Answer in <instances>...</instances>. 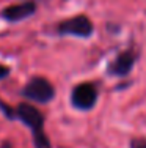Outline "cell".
Wrapping results in <instances>:
<instances>
[{"label": "cell", "instance_id": "cell-1", "mask_svg": "<svg viewBox=\"0 0 146 148\" xmlns=\"http://www.w3.org/2000/svg\"><path fill=\"white\" fill-rule=\"evenodd\" d=\"M16 118H19L32 131L35 148H52L47 134L44 132V115L32 104L20 103L14 109Z\"/></svg>", "mask_w": 146, "mask_h": 148}, {"label": "cell", "instance_id": "cell-2", "mask_svg": "<svg viewBox=\"0 0 146 148\" xmlns=\"http://www.w3.org/2000/svg\"><path fill=\"white\" fill-rule=\"evenodd\" d=\"M22 96L25 99L33 101V103L47 104L55 98V88L46 77L35 76L22 88Z\"/></svg>", "mask_w": 146, "mask_h": 148}, {"label": "cell", "instance_id": "cell-3", "mask_svg": "<svg viewBox=\"0 0 146 148\" xmlns=\"http://www.w3.org/2000/svg\"><path fill=\"white\" fill-rule=\"evenodd\" d=\"M58 35L61 36H77V38H90L94 32L93 22L85 14H79L74 17L65 19L57 27Z\"/></svg>", "mask_w": 146, "mask_h": 148}, {"label": "cell", "instance_id": "cell-4", "mask_svg": "<svg viewBox=\"0 0 146 148\" xmlns=\"http://www.w3.org/2000/svg\"><path fill=\"white\" fill-rule=\"evenodd\" d=\"M97 88L96 85L90 82H83V84H79L75 85L71 91V104L74 106L75 109L79 110H91L93 107L96 106L97 103Z\"/></svg>", "mask_w": 146, "mask_h": 148}, {"label": "cell", "instance_id": "cell-5", "mask_svg": "<svg viewBox=\"0 0 146 148\" xmlns=\"http://www.w3.org/2000/svg\"><path fill=\"white\" fill-rule=\"evenodd\" d=\"M135 63H137V54L134 51H124L118 54L107 66V74L110 76H118L123 77L127 76L132 69H134Z\"/></svg>", "mask_w": 146, "mask_h": 148}, {"label": "cell", "instance_id": "cell-6", "mask_svg": "<svg viewBox=\"0 0 146 148\" xmlns=\"http://www.w3.org/2000/svg\"><path fill=\"white\" fill-rule=\"evenodd\" d=\"M35 13H36V3L33 0H27V2H20V3L6 6L2 11V16L8 22H20V21L29 19Z\"/></svg>", "mask_w": 146, "mask_h": 148}, {"label": "cell", "instance_id": "cell-7", "mask_svg": "<svg viewBox=\"0 0 146 148\" xmlns=\"http://www.w3.org/2000/svg\"><path fill=\"white\" fill-rule=\"evenodd\" d=\"M130 148H146V139H132L130 140Z\"/></svg>", "mask_w": 146, "mask_h": 148}, {"label": "cell", "instance_id": "cell-8", "mask_svg": "<svg viewBox=\"0 0 146 148\" xmlns=\"http://www.w3.org/2000/svg\"><path fill=\"white\" fill-rule=\"evenodd\" d=\"M8 76H10V68L0 63V80L5 79V77H8Z\"/></svg>", "mask_w": 146, "mask_h": 148}]
</instances>
